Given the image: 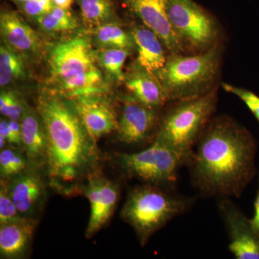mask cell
Instances as JSON below:
<instances>
[{"label":"cell","instance_id":"15","mask_svg":"<svg viewBox=\"0 0 259 259\" xmlns=\"http://www.w3.org/2000/svg\"><path fill=\"white\" fill-rule=\"evenodd\" d=\"M20 122L23 148L30 168L45 171L47 137L41 117L37 110H32L26 105Z\"/></svg>","mask_w":259,"mask_h":259},{"label":"cell","instance_id":"4","mask_svg":"<svg viewBox=\"0 0 259 259\" xmlns=\"http://www.w3.org/2000/svg\"><path fill=\"white\" fill-rule=\"evenodd\" d=\"M217 47L196 56L174 54L156 73L167 100H191L211 91L219 68Z\"/></svg>","mask_w":259,"mask_h":259},{"label":"cell","instance_id":"33","mask_svg":"<svg viewBox=\"0 0 259 259\" xmlns=\"http://www.w3.org/2000/svg\"><path fill=\"white\" fill-rule=\"evenodd\" d=\"M14 1L18 2V3H22V4H23V3L30 1V0H14Z\"/></svg>","mask_w":259,"mask_h":259},{"label":"cell","instance_id":"5","mask_svg":"<svg viewBox=\"0 0 259 259\" xmlns=\"http://www.w3.org/2000/svg\"><path fill=\"white\" fill-rule=\"evenodd\" d=\"M217 102V90L172 107L162 120L154 140L184 155L189 160L192 148L203 134Z\"/></svg>","mask_w":259,"mask_h":259},{"label":"cell","instance_id":"14","mask_svg":"<svg viewBox=\"0 0 259 259\" xmlns=\"http://www.w3.org/2000/svg\"><path fill=\"white\" fill-rule=\"evenodd\" d=\"M73 102L83 125L97 142L117 131L118 118L107 97H90Z\"/></svg>","mask_w":259,"mask_h":259},{"label":"cell","instance_id":"25","mask_svg":"<svg viewBox=\"0 0 259 259\" xmlns=\"http://www.w3.org/2000/svg\"><path fill=\"white\" fill-rule=\"evenodd\" d=\"M129 54V49L109 48L103 49L97 55L100 66L114 79L124 81L123 66Z\"/></svg>","mask_w":259,"mask_h":259},{"label":"cell","instance_id":"18","mask_svg":"<svg viewBox=\"0 0 259 259\" xmlns=\"http://www.w3.org/2000/svg\"><path fill=\"white\" fill-rule=\"evenodd\" d=\"M131 36L138 51L137 64L156 74L166 62L161 40L149 29L140 26L133 28Z\"/></svg>","mask_w":259,"mask_h":259},{"label":"cell","instance_id":"21","mask_svg":"<svg viewBox=\"0 0 259 259\" xmlns=\"http://www.w3.org/2000/svg\"><path fill=\"white\" fill-rule=\"evenodd\" d=\"M24 74V64L19 54L8 44L0 47V86H8Z\"/></svg>","mask_w":259,"mask_h":259},{"label":"cell","instance_id":"27","mask_svg":"<svg viewBox=\"0 0 259 259\" xmlns=\"http://www.w3.org/2000/svg\"><path fill=\"white\" fill-rule=\"evenodd\" d=\"M24 219L19 214L7 187L6 181L0 182V225Z\"/></svg>","mask_w":259,"mask_h":259},{"label":"cell","instance_id":"29","mask_svg":"<svg viewBox=\"0 0 259 259\" xmlns=\"http://www.w3.org/2000/svg\"><path fill=\"white\" fill-rule=\"evenodd\" d=\"M22 5L24 12L28 16L37 18L50 11L54 6L53 2H45L42 0H30Z\"/></svg>","mask_w":259,"mask_h":259},{"label":"cell","instance_id":"19","mask_svg":"<svg viewBox=\"0 0 259 259\" xmlns=\"http://www.w3.org/2000/svg\"><path fill=\"white\" fill-rule=\"evenodd\" d=\"M0 30L5 42L15 51L32 52L38 47L37 34L13 12H2Z\"/></svg>","mask_w":259,"mask_h":259},{"label":"cell","instance_id":"17","mask_svg":"<svg viewBox=\"0 0 259 259\" xmlns=\"http://www.w3.org/2000/svg\"><path fill=\"white\" fill-rule=\"evenodd\" d=\"M125 87L138 101L153 108L161 107L167 101L161 81L154 73L137 64L125 75Z\"/></svg>","mask_w":259,"mask_h":259},{"label":"cell","instance_id":"1","mask_svg":"<svg viewBox=\"0 0 259 259\" xmlns=\"http://www.w3.org/2000/svg\"><path fill=\"white\" fill-rule=\"evenodd\" d=\"M36 110L47 137L45 173L58 193H82L85 182L100 173L102 155L74 102L49 92L37 98Z\"/></svg>","mask_w":259,"mask_h":259},{"label":"cell","instance_id":"16","mask_svg":"<svg viewBox=\"0 0 259 259\" xmlns=\"http://www.w3.org/2000/svg\"><path fill=\"white\" fill-rule=\"evenodd\" d=\"M37 221L22 219L0 225L1 258H25L31 247Z\"/></svg>","mask_w":259,"mask_h":259},{"label":"cell","instance_id":"22","mask_svg":"<svg viewBox=\"0 0 259 259\" xmlns=\"http://www.w3.org/2000/svg\"><path fill=\"white\" fill-rule=\"evenodd\" d=\"M42 30L49 32L71 31L77 27L76 19L69 10L54 5L52 9L37 18Z\"/></svg>","mask_w":259,"mask_h":259},{"label":"cell","instance_id":"26","mask_svg":"<svg viewBox=\"0 0 259 259\" xmlns=\"http://www.w3.org/2000/svg\"><path fill=\"white\" fill-rule=\"evenodd\" d=\"M25 103L15 93L2 91L0 95V112L8 119L20 121L25 110Z\"/></svg>","mask_w":259,"mask_h":259},{"label":"cell","instance_id":"31","mask_svg":"<svg viewBox=\"0 0 259 259\" xmlns=\"http://www.w3.org/2000/svg\"><path fill=\"white\" fill-rule=\"evenodd\" d=\"M254 207V215L251 220H250V221L255 231L259 233V191L258 194H257L256 199H255Z\"/></svg>","mask_w":259,"mask_h":259},{"label":"cell","instance_id":"2","mask_svg":"<svg viewBox=\"0 0 259 259\" xmlns=\"http://www.w3.org/2000/svg\"><path fill=\"white\" fill-rule=\"evenodd\" d=\"M257 144L245 127L218 117L204 129L189 162L197 188L209 196H241L255 174Z\"/></svg>","mask_w":259,"mask_h":259},{"label":"cell","instance_id":"20","mask_svg":"<svg viewBox=\"0 0 259 259\" xmlns=\"http://www.w3.org/2000/svg\"><path fill=\"white\" fill-rule=\"evenodd\" d=\"M30 168L28 158L23 148L7 146L0 151L1 180L9 181Z\"/></svg>","mask_w":259,"mask_h":259},{"label":"cell","instance_id":"9","mask_svg":"<svg viewBox=\"0 0 259 259\" xmlns=\"http://www.w3.org/2000/svg\"><path fill=\"white\" fill-rule=\"evenodd\" d=\"M82 194L88 199L91 209L85 231V236L90 239L110 222L120 198V187L100 172L85 182Z\"/></svg>","mask_w":259,"mask_h":259},{"label":"cell","instance_id":"8","mask_svg":"<svg viewBox=\"0 0 259 259\" xmlns=\"http://www.w3.org/2000/svg\"><path fill=\"white\" fill-rule=\"evenodd\" d=\"M167 13L181 40L194 47H208L217 35L212 19L192 0H167Z\"/></svg>","mask_w":259,"mask_h":259},{"label":"cell","instance_id":"6","mask_svg":"<svg viewBox=\"0 0 259 259\" xmlns=\"http://www.w3.org/2000/svg\"><path fill=\"white\" fill-rule=\"evenodd\" d=\"M187 203L160 190L157 186L136 187L127 194L120 216L134 228L140 243L145 245L154 233L181 214Z\"/></svg>","mask_w":259,"mask_h":259},{"label":"cell","instance_id":"7","mask_svg":"<svg viewBox=\"0 0 259 259\" xmlns=\"http://www.w3.org/2000/svg\"><path fill=\"white\" fill-rule=\"evenodd\" d=\"M115 160L127 176L157 187L175 183L179 168L188 162L184 155L156 140L140 152L116 153Z\"/></svg>","mask_w":259,"mask_h":259},{"label":"cell","instance_id":"12","mask_svg":"<svg viewBox=\"0 0 259 259\" xmlns=\"http://www.w3.org/2000/svg\"><path fill=\"white\" fill-rule=\"evenodd\" d=\"M130 8L173 54L182 49V40L167 13V0H127Z\"/></svg>","mask_w":259,"mask_h":259},{"label":"cell","instance_id":"24","mask_svg":"<svg viewBox=\"0 0 259 259\" xmlns=\"http://www.w3.org/2000/svg\"><path fill=\"white\" fill-rule=\"evenodd\" d=\"M95 37L102 47L125 49L134 47L132 36L116 24L104 23L97 27Z\"/></svg>","mask_w":259,"mask_h":259},{"label":"cell","instance_id":"11","mask_svg":"<svg viewBox=\"0 0 259 259\" xmlns=\"http://www.w3.org/2000/svg\"><path fill=\"white\" fill-rule=\"evenodd\" d=\"M231 243L229 249L238 259H259V233L250 220L228 200L220 203Z\"/></svg>","mask_w":259,"mask_h":259},{"label":"cell","instance_id":"32","mask_svg":"<svg viewBox=\"0 0 259 259\" xmlns=\"http://www.w3.org/2000/svg\"><path fill=\"white\" fill-rule=\"evenodd\" d=\"M53 3L56 7L69 10L73 3V0H52Z\"/></svg>","mask_w":259,"mask_h":259},{"label":"cell","instance_id":"13","mask_svg":"<svg viewBox=\"0 0 259 259\" xmlns=\"http://www.w3.org/2000/svg\"><path fill=\"white\" fill-rule=\"evenodd\" d=\"M156 121L155 108L141 103L134 97H127L118 118L117 137L125 144L142 143L149 136Z\"/></svg>","mask_w":259,"mask_h":259},{"label":"cell","instance_id":"10","mask_svg":"<svg viewBox=\"0 0 259 259\" xmlns=\"http://www.w3.org/2000/svg\"><path fill=\"white\" fill-rule=\"evenodd\" d=\"M42 171L28 168L7 182L10 197L23 218L37 221L47 199V191Z\"/></svg>","mask_w":259,"mask_h":259},{"label":"cell","instance_id":"3","mask_svg":"<svg viewBox=\"0 0 259 259\" xmlns=\"http://www.w3.org/2000/svg\"><path fill=\"white\" fill-rule=\"evenodd\" d=\"M97 56L83 35L59 42L49 59L51 92L75 102L90 97H107L109 93Z\"/></svg>","mask_w":259,"mask_h":259},{"label":"cell","instance_id":"23","mask_svg":"<svg viewBox=\"0 0 259 259\" xmlns=\"http://www.w3.org/2000/svg\"><path fill=\"white\" fill-rule=\"evenodd\" d=\"M81 17L87 25L100 26L106 23L113 13L110 0H78Z\"/></svg>","mask_w":259,"mask_h":259},{"label":"cell","instance_id":"30","mask_svg":"<svg viewBox=\"0 0 259 259\" xmlns=\"http://www.w3.org/2000/svg\"><path fill=\"white\" fill-rule=\"evenodd\" d=\"M8 125H9L8 144L23 148L21 124L20 121L8 119Z\"/></svg>","mask_w":259,"mask_h":259},{"label":"cell","instance_id":"28","mask_svg":"<svg viewBox=\"0 0 259 259\" xmlns=\"http://www.w3.org/2000/svg\"><path fill=\"white\" fill-rule=\"evenodd\" d=\"M223 89L228 93L233 94L239 97L251 111L259 122V97L249 90L237 88L228 83H223Z\"/></svg>","mask_w":259,"mask_h":259}]
</instances>
